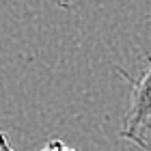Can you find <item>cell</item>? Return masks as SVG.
Segmentation results:
<instances>
[{
  "instance_id": "cell-1",
  "label": "cell",
  "mask_w": 151,
  "mask_h": 151,
  "mask_svg": "<svg viewBox=\"0 0 151 151\" xmlns=\"http://www.w3.org/2000/svg\"><path fill=\"white\" fill-rule=\"evenodd\" d=\"M132 82L129 91V106L121 121L119 136L123 140H129L138 149H149V127H151V58L147 67L136 78H129L125 71H121Z\"/></svg>"
},
{
  "instance_id": "cell-2",
  "label": "cell",
  "mask_w": 151,
  "mask_h": 151,
  "mask_svg": "<svg viewBox=\"0 0 151 151\" xmlns=\"http://www.w3.org/2000/svg\"><path fill=\"white\" fill-rule=\"evenodd\" d=\"M39 151H76V149L69 147V145H65V142L58 140V138H52V140H47Z\"/></svg>"
},
{
  "instance_id": "cell-3",
  "label": "cell",
  "mask_w": 151,
  "mask_h": 151,
  "mask_svg": "<svg viewBox=\"0 0 151 151\" xmlns=\"http://www.w3.org/2000/svg\"><path fill=\"white\" fill-rule=\"evenodd\" d=\"M0 151H13L11 142H9V138H6V134L2 129H0Z\"/></svg>"
}]
</instances>
